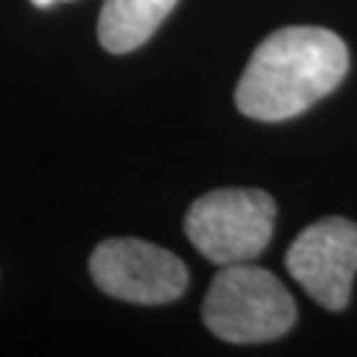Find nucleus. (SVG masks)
Here are the masks:
<instances>
[{
    "label": "nucleus",
    "instance_id": "nucleus-1",
    "mask_svg": "<svg viewBox=\"0 0 357 357\" xmlns=\"http://www.w3.org/2000/svg\"><path fill=\"white\" fill-rule=\"evenodd\" d=\"M349 69L344 40L323 26H283L252 53L236 85L238 112L283 122L326 98Z\"/></svg>",
    "mask_w": 357,
    "mask_h": 357
},
{
    "label": "nucleus",
    "instance_id": "nucleus-2",
    "mask_svg": "<svg viewBox=\"0 0 357 357\" xmlns=\"http://www.w3.org/2000/svg\"><path fill=\"white\" fill-rule=\"evenodd\" d=\"M204 323L230 344L273 342L291 331L296 305L273 273L249 262L222 265L204 299Z\"/></svg>",
    "mask_w": 357,
    "mask_h": 357
},
{
    "label": "nucleus",
    "instance_id": "nucleus-3",
    "mask_svg": "<svg viewBox=\"0 0 357 357\" xmlns=\"http://www.w3.org/2000/svg\"><path fill=\"white\" fill-rule=\"evenodd\" d=\"M275 202L257 188H220L196 199L185 215V236L215 265L252 262L273 238Z\"/></svg>",
    "mask_w": 357,
    "mask_h": 357
},
{
    "label": "nucleus",
    "instance_id": "nucleus-4",
    "mask_svg": "<svg viewBox=\"0 0 357 357\" xmlns=\"http://www.w3.org/2000/svg\"><path fill=\"white\" fill-rule=\"evenodd\" d=\"M90 275L103 294L132 305H167L188 289L183 259L141 238L101 241L90 255Z\"/></svg>",
    "mask_w": 357,
    "mask_h": 357
},
{
    "label": "nucleus",
    "instance_id": "nucleus-5",
    "mask_svg": "<svg viewBox=\"0 0 357 357\" xmlns=\"http://www.w3.org/2000/svg\"><path fill=\"white\" fill-rule=\"evenodd\" d=\"M286 268L318 305L344 310L357 273V225L347 217L312 222L289 246Z\"/></svg>",
    "mask_w": 357,
    "mask_h": 357
},
{
    "label": "nucleus",
    "instance_id": "nucleus-6",
    "mask_svg": "<svg viewBox=\"0 0 357 357\" xmlns=\"http://www.w3.org/2000/svg\"><path fill=\"white\" fill-rule=\"evenodd\" d=\"M178 0H103L98 43L109 53H130L162 26Z\"/></svg>",
    "mask_w": 357,
    "mask_h": 357
},
{
    "label": "nucleus",
    "instance_id": "nucleus-7",
    "mask_svg": "<svg viewBox=\"0 0 357 357\" xmlns=\"http://www.w3.org/2000/svg\"><path fill=\"white\" fill-rule=\"evenodd\" d=\"M35 6H40V8H48V6H53V3H61V0H32Z\"/></svg>",
    "mask_w": 357,
    "mask_h": 357
}]
</instances>
